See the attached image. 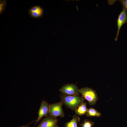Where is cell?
<instances>
[{
    "instance_id": "7c38bea8",
    "label": "cell",
    "mask_w": 127,
    "mask_h": 127,
    "mask_svg": "<svg viewBox=\"0 0 127 127\" xmlns=\"http://www.w3.org/2000/svg\"><path fill=\"white\" fill-rule=\"evenodd\" d=\"M94 124L93 122L88 119H85L81 124V127H93Z\"/></svg>"
},
{
    "instance_id": "30bf717a",
    "label": "cell",
    "mask_w": 127,
    "mask_h": 127,
    "mask_svg": "<svg viewBox=\"0 0 127 127\" xmlns=\"http://www.w3.org/2000/svg\"><path fill=\"white\" fill-rule=\"evenodd\" d=\"M80 121V118L77 115H74L72 119L65 124V127H77V124Z\"/></svg>"
},
{
    "instance_id": "5b68a950",
    "label": "cell",
    "mask_w": 127,
    "mask_h": 127,
    "mask_svg": "<svg viewBox=\"0 0 127 127\" xmlns=\"http://www.w3.org/2000/svg\"><path fill=\"white\" fill-rule=\"evenodd\" d=\"M50 105V104L47 101L44 100L42 101L38 113V116L35 125L39 121L42 117L48 116Z\"/></svg>"
},
{
    "instance_id": "7a4b0ae2",
    "label": "cell",
    "mask_w": 127,
    "mask_h": 127,
    "mask_svg": "<svg viewBox=\"0 0 127 127\" xmlns=\"http://www.w3.org/2000/svg\"><path fill=\"white\" fill-rule=\"evenodd\" d=\"M80 94L86 99L90 105H94L98 100L96 91L92 88L84 87L79 89Z\"/></svg>"
},
{
    "instance_id": "9a60e30c",
    "label": "cell",
    "mask_w": 127,
    "mask_h": 127,
    "mask_svg": "<svg viewBox=\"0 0 127 127\" xmlns=\"http://www.w3.org/2000/svg\"><path fill=\"white\" fill-rule=\"evenodd\" d=\"M116 0H108V3L110 4H114Z\"/></svg>"
},
{
    "instance_id": "4fadbf2b",
    "label": "cell",
    "mask_w": 127,
    "mask_h": 127,
    "mask_svg": "<svg viewBox=\"0 0 127 127\" xmlns=\"http://www.w3.org/2000/svg\"><path fill=\"white\" fill-rule=\"evenodd\" d=\"M6 5V0H0V14H1L4 11Z\"/></svg>"
},
{
    "instance_id": "277c9868",
    "label": "cell",
    "mask_w": 127,
    "mask_h": 127,
    "mask_svg": "<svg viewBox=\"0 0 127 127\" xmlns=\"http://www.w3.org/2000/svg\"><path fill=\"white\" fill-rule=\"evenodd\" d=\"M79 89L75 84H67L62 87L59 91L62 94L66 95L79 96Z\"/></svg>"
},
{
    "instance_id": "6da1fadb",
    "label": "cell",
    "mask_w": 127,
    "mask_h": 127,
    "mask_svg": "<svg viewBox=\"0 0 127 127\" xmlns=\"http://www.w3.org/2000/svg\"><path fill=\"white\" fill-rule=\"evenodd\" d=\"M60 96L63 104L72 110H74L85 100L82 96H79L68 95L62 94Z\"/></svg>"
},
{
    "instance_id": "8fae6325",
    "label": "cell",
    "mask_w": 127,
    "mask_h": 127,
    "mask_svg": "<svg viewBox=\"0 0 127 127\" xmlns=\"http://www.w3.org/2000/svg\"><path fill=\"white\" fill-rule=\"evenodd\" d=\"M86 115L88 117H100L101 115V114L96 110L91 107L88 109Z\"/></svg>"
},
{
    "instance_id": "52a82bcc",
    "label": "cell",
    "mask_w": 127,
    "mask_h": 127,
    "mask_svg": "<svg viewBox=\"0 0 127 127\" xmlns=\"http://www.w3.org/2000/svg\"><path fill=\"white\" fill-rule=\"evenodd\" d=\"M127 10L124 7L122 11L119 15L117 21L118 30L115 40L117 41L120 30L122 26L127 23Z\"/></svg>"
},
{
    "instance_id": "3957f363",
    "label": "cell",
    "mask_w": 127,
    "mask_h": 127,
    "mask_svg": "<svg viewBox=\"0 0 127 127\" xmlns=\"http://www.w3.org/2000/svg\"><path fill=\"white\" fill-rule=\"evenodd\" d=\"M63 104L60 101L50 104L49 115L55 118L58 117H64V113L62 108Z\"/></svg>"
},
{
    "instance_id": "5bb4252c",
    "label": "cell",
    "mask_w": 127,
    "mask_h": 127,
    "mask_svg": "<svg viewBox=\"0 0 127 127\" xmlns=\"http://www.w3.org/2000/svg\"><path fill=\"white\" fill-rule=\"evenodd\" d=\"M119 1L122 4L123 7H124L127 10V0H121Z\"/></svg>"
},
{
    "instance_id": "2e32d148",
    "label": "cell",
    "mask_w": 127,
    "mask_h": 127,
    "mask_svg": "<svg viewBox=\"0 0 127 127\" xmlns=\"http://www.w3.org/2000/svg\"><path fill=\"white\" fill-rule=\"evenodd\" d=\"M29 125V124H28V125H27L25 126H19L18 127H27Z\"/></svg>"
},
{
    "instance_id": "8992f818",
    "label": "cell",
    "mask_w": 127,
    "mask_h": 127,
    "mask_svg": "<svg viewBox=\"0 0 127 127\" xmlns=\"http://www.w3.org/2000/svg\"><path fill=\"white\" fill-rule=\"evenodd\" d=\"M58 120L50 116L43 118L36 127H59Z\"/></svg>"
},
{
    "instance_id": "9c48e42d",
    "label": "cell",
    "mask_w": 127,
    "mask_h": 127,
    "mask_svg": "<svg viewBox=\"0 0 127 127\" xmlns=\"http://www.w3.org/2000/svg\"><path fill=\"white\" fill-rule=\"evenodd\" d=\"M87 103L83 102L74 110L75 114L79 116H82L86 114L88 109L87 108Z\"/></svg>"
},
{
    "instance_id": "ba28073f",
    "label": "cell",
    "mask_w": 127,
    "mask_h": 127,
    "mask_svg": "<svg viewBox=\"0 0 127 127\" xmlns=\"http://www.w3.org/2000/svg\"><path fill=\"white\" fill-rule=\"evenodd\" d=\"M44 12L43 8L39 5H36L30 8L28 10L29 15L34 18H39L43 16Z\"/></svg>"
}]
</instances>
